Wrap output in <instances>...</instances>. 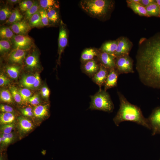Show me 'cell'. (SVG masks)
Returning <instances> with one entry per match:
<instances>
[{"label": "cell", "mask_w": 160, "mask_h": 160, "mask_svg": "<svg viewBox=\"0 0 160 160\" xmlns=\"http://www.w3.org/2000/svg\"><path fill=\"white\" fill-rule=\"evenodd\" d=\"M147 119L152 131V135L160 134V106L153 109Z\"/></svg>", "instance_id": "9c48e42d"}, {"label": "cell", "mask_w": 160, "mask_h": 160, "mask_svg": "<svg viewBox=\"0 0 160 160\" xmlns=\"http://www.w3.org/2000/svg\"><path fill=\"white\" fill-rule=\"evenodd\" d=\"M55 8L47 9V15L49 21L54 23H57L59 20V15Z\"/></svg>", "instance_id": "4dcf8cb0"}, {"label": "cell", "mask_w": 160, "mask_h": 160, "mask_svg": "<svg viewBox=\"0 0 160 160\" xmlns=\"http://www.w3.org/2000/svg\"><path fill=\"white\" fill-rule=\"evenodd\" d=\"M10 81L4 74L1 73L0 75V86L2 87L9 84Z\"/></svg>", "instance_id": "60d3db41"}, {"label": "cell", "mask_w": 160, "mask_h": 160, "mask_svg": "<svg viewBox=\"0 0 160 160\" xmlns=\"http://www.w3.org/2000/svg\"><path fill=\"white\" fill-rule=\"evenodd\" d=\"M0 100L5 102L11 103L12 102V97L9 90L3 89L0 92Z\"/></svg>", "instance_id": "1f68e13d"}, {"label": "cell", "mask_w": 160, "mask_h": 160, "mask_svg": "<svg viewBox=\"0 0 160 160\" xmlns=\"http://www.w3.org/2000/svg\"><path fill=\"white\" fill-rule=\"evenodd\" d=\"M22 113L23 115L25 113L32 111V108L30 107H27L21 110Z\"/></svg>", "instance_id": "c3c4849f"}, {"label": "cell", "mask_w": 160, "mask_h": 160, "mask_svg": "<svg viewBox=\"0 0 160 160\" xmlns=\"http://www.w3.org/2000/svg\"><path fill=\"white\" fill-rule=\"evenodd\" d=\"M159 17H160V15H159Z\"/></svg>", "instance_id": "db71d44e"}, {"label": "cell", "mask_w": 160, "mask_h": 160, "mask_svg": "<svg viewBox=\"0 0 160 160\" xmlns=\"http://www.w3.org/2000/svg\"><path fill=\"white\" fill-rule=\"evenodd\" d=\"M23 115L28 116H32L33 115V112L31 111L25 113Z\"/></svg>", "instance_id": "f907efd6"}, {"label": "cell", "mask_w": 160, "mask_h": 160, "mask_svg": "<svg viewBox=\"0 0 160 160\" xmlns=\"http://www.w3.org/2000/svg\"><path fill=\"white\" fill-rule=\"evenodd\" d=\"M35 80L33 84V88H37L40 85L41 83V79L39 74L36 73L35 75Z\"/></svg>", "instance_id": "ee69618b"}, {"label": "cell", "mask_w": 160, "mask_h": 160, "mask_svg": "<svg viewBox=\"0 0 160 160\" xmlns=\"http://www.w3.org/2000/svg\"><path fill=\"white\" fill-rule=\"evenodd\" d=\"M7 2L10 4H15L18 3H20L21 1L18 0H9L7 1Z\"/></svg>", "instance_id": "681fc988"}, {"label": "cell", "mask_w": 160, "mask_h": 160, "mask_svg": "<svg viewBox=\"0 0 160 160\" xmlns=\"http://www.w3.org/2000/svg\"><path fill=\"white\" fill-rule=\"evenodd\" d=\"M97 57L100 64L109 70L115 68V57L113 56L100 50Z\"/></svg>", "instance_id": "8fae6325"}, {"label": "cell", "mask_w": 160, "mask_h": 160, "mask_svg": "<svg viewBox=\"0 0 160 160\" xmlns=\"http://www.w3.org/2000/svg\"><path fill=\"white\" fill-rule=\"evenodd\" d=\"M27 51L20 49H13L8 55L9 60L12 63L22 64L26 58Z\"/></svg>", "instance_id": "9a60e30c"}, {"label": "cell", "mask_w": 160, "mask_h": 160, "mask_svg": "<svg viewBox=\"0 0 160 160\" xmlns=\"http://www.w3.org/2000/svg\"><path fill=\"white\" fill-rule=\"evenodd\" d=\"M114 2L108 0H85L80 2L82 9L94 17L105 19L109 16L114 7Z\"/></svg>", "instance_id": "3957f363"}, {"label": "cell", "mask_w": 160, "mask_h": 160, "mask_svg": "<svg viewBox=\"0 0 160 160\" xmlns=\"http://www.w3.org/2000/svg\"><path fill=\"white\" fill-rule=\"evenodd\" d=\"M6 71L10 78L12 79H16L19 76L20 67L15 65L8 66L6 67Z\"/></svg>", "instance_id": "f1b7e54d"}, {"label": "cell", "mask_w": 160, "mask_h": 160, "mask_svg": "<svg viewBox=\"0 0 160 160\" xmlns=\"http://www.w3.org/2000/svg\"><path fill=\"white\" fill-rule=\"evenodd\" d=\"M117 46V40L109 41L102 44L100 49V50L114 56V54L116 49Z\"/></svg>", "instance_id": "d6986e66"}, {"label": "cell", "mask_w": 160, "mask_h": 160, "mask_svg": "<svg viewBox=\"0 0 160 160\" xmlns=\"http://www.w3.org/2000/svg\"><path fill=\"white\" fill-rule=\"evenodd\" d=\"M154 1L158 6L160 10V0H155Z\"/></svg>", "instance_id": "816d5d0a"}, {"label": "cell", "mask_w": 160, "mask_h": 160, "mask_svg": "<svg viewBox=\"0 0 160 160\" xmlns=\"http://www.w3.org/2000/svg\"><path fill=\"white\" fill-rule=\"evenodd\" d=\"M25 63L27 68L32 70L40 66L39 55L37 50L34 48L25 59Z\"/></svg>", "instance_id": "5bb4252c"}, {"label": "cell", "mask_w": 160, "mask_h": 160, "mask_svg": "<svg viewBox=\"0 0 160 160\" xmlns=\"http://www.w3.org/2000/svg\"><path fill=\"white\" fill-rule=\"evenodd\" d=\"M13 32L10 28L2 27L0 29V37L1 40H11L15 36Z\"/></svg>", "instance_id": "83f0119b"}, {"label": "cell", "mask_w": 160, "mask_h": 160, "mask_svg": "<svg viewBox=\"0 0 160 160\" xmlns=\"http://www.w3.org/2000/svg\"><path fill=\"white\" fill-rule=\"evenodd\" d=\"M12 11L8 7L5 6L0 10V20L4 21L7 20L9 17Z\"/></svg>", "instance_id": "d590c367"}, {"label": "cell", "mask_w": 160, "mask_h": 160, "mask_svg": "<svg viewBox=\"0 0 160 160\" xmlns=\"http://www.w3.org/2000/svg\"><path fill=\"white\" fill-rule=\"evenodd\" d=\"M0 110L1 112L4 113H12L14 112L13 108L11 106L7 105L1 104Z\"/></svg>", "instance_id": "b9f144b4"}, {"label": "cell", "mask_w": 160, "mask_h": 160, "mask_svg": "<svg viewBox=\"0 0 160 160\" xmlns=\"http://www.w3.org/2000/svg\"><path fill=\"white\" fill-rule=\"evenodd\" d=\"M11 41L14 49L28 51L34 45L33 39L28 35H15Z\"/></svg>", "instance_id": "8992f818"}, {"label": "cell", "mask_w": 160, "mask_h": 160, "mask_svg": "<svg viewBox=\"0 0 160 160\" xmlns=\"http://www.w3.org/2000/svg\"><path fill=\"white\" fill-rule=\"evenodd\" d=\"M33 115L36 117L42 118L47 116L48 114V107L46 105H39L34 108Z\"/></svg>", "instance_id": "44dd1931"}, {"label": "cell", "mask_w": 160, "mask_h": 160, "mask_svg": "<svg viewBox=\"0 0 160 160\" xmlns=\"http://www.w3.org/2000/svg\"><path fill=\"white\" fill-rule=\"evenodd\" d=\"M39 5L41 8L46 10L49 9H58L59 5L57 1L54 0H40Z\"/></svg>", "instance_id": "cb8c5ba5"}, {"label": "cell", "mask_w": 160, "mask_h": 160, "mask_svg": "<svg viewBox=\"0 0 160 160\" xmlns=\"http://www.w3.org/2000/svg\"><path fill=\"white\" fill-rule=\"evenodd\" d=\"M13 123L1 125L0 127V131L1 134H8L11 133L14 128Z\"/></svg>", "instance_id": "f35d334b"}, {"label": "cell", "mask_w": 160, "mask_h": 160, "mask_svg": "<svg viewBox=\"0 0 160 160\" xmlns=\"http://www.w3.org/2000/svg\"><path fill=\"white\" fill-rule=\"evenodd\" d=\"M109 70L100 64L98 71L92 78L93 81L98 85L100 89L104 86L109 73Z\"/></svg>", "instance_id": "4fadbf2b"}, {"label": "cell", "mask_w": 160, "mask_h": 160, "mask_svg": "<svg viewBox=\"0 0 160 160\" xmlns=\"http://www.w3.org/2000/svg\"><path fill=\"white\" fill-rule=\"evenodd\" d=\"M117 46L114 56L115 57L129 55L132 47V42L127 37L122 36L117 39Z\"/></svg>", "instance_id": "52a82bcc"}, {"label": "cell", "mask_w": 160, "mask_h": 160, "mask_svg": "<svg viewBox=\"0 0 160 160\" xmlns=\"http://www.w3.org/2000/svg\"><path fill=\"white\" fill-rule=\"evenodd\" d=\"M95 58L82 63V71L90 78H92L98 71L100 63Z\"/></svg>", "instance_id": "30bf717a"}, {"label": "cell", "mask_w": 160, "mask_h": 160, "mask_svg": "<svg viewBox=\"0 0 160 160\" xmlns=\"http://www.w3.org/2000/svg\"><path fill=\"white\" fill-rule=\"evenodd\" d=\"M35 80V76L25 75L22 77L20 83L25 88H32Z\"/></svg>", "instance_id": "484cf974"}, {"label": "cell", "mask_w": 160, "mask_h": 160, "mask_svg": "<svg viewBox=\"0 0 160 160\" xmlns=\"http://www.w3.org/2000/svg\"><path fill=\"white\" fill-rule=\"evenodd\" d=\"M12 47L11 41L3 39L0 41V52L1 54L6 53L9 52Z\"/></svg>", "instance_id": "f546056e"}, {"label": "cell", "mask_w": 160, "mask_h": 160, "mask_svg": "<svg viewBox=\"0 0 160 160\" xmlns=\"http://www.w3.org/2000/svg\"><path fill=\"white\" fill-rule=\"evenodd\" d=\"M115 64V69L119 75L134 73L133 60L129 55L116 57Z\"/></svg>", "instance_id": "5b68a950"}, {"label": "cell", "mask_w": 160, "mask_h": 160, "mask_svg": "<svg viewBox=\"0 0 160 160\" xmlns=\"http://www.w3.org/2000/svg\"><path fill=\"white\" fill-rule=\"evenodd\" d=\"M23 16L19 9L15 8L12 11L9 18L6 20V23L12 24L22 20Z\"/></svg>", "instance_id": "7402d4cb"}, {"label": "cell", "mask_w": 160, "mask_h": 160, "mask_svg": "<svg viewBox=\"0 0 160 160\" xmlns=\"http://www.w3.org/2000/svg\"><path fill=\"white\" fill-rule=\"evenodd\" d=\"M15 119V116L12 113L2 112L0 115V124L1 125L12 123Z\"/></svg>", "instance_id": "4316f807"}, {"label": "cell", "mask_w": 160, "mask_h": 160, "mask_svg": "<svg viewBox=\"0 0 160 160\" xmlns=\"http://www.w3.org/2000/svg\"><path fill=\"white\" fill-rule=\"evenodd\" d=\"M127 6L134 12L140 16L149 17L145 8L139 3L132 1L131 0H127Z\"/></svg>", "instance_id": "e0dca14e"}, {"label": "cell", "mask_w": 160, "mask_h": 160, "mask_svg": "<svg viewBox=\"0 0 160 160\" xmlns=\"http://www.w3.org/2000/svg\"><path fill=\"white\" fill-rule=\"evenodd\" d=\"M99 51L93 48L85 49L82 52L80 60L82 63L97 57Z\"/></svg>", "instance_id": "ac0fdd59"}, {"label": "cell", "mask_w": 160, "mask_h": 160, "mask_svg": "<svg viewBox=\"0 0 160 160\" xmlns=\"http://www.w3.org/2000/svg\"></svg>", "instance_id": "11a10c76"}, {"label": "cell", "mask_w": 160, "mask_h": 160, "mask_svg": "<svg viewBox=\"0 0 160 160\" xmlns=\"http://www.w3.org/2000/svg\"><path fill=\"white\" fill-rule=\"evenodd\" d=\"M91 99L89 109L98 110L109 113L114 109L113 103L110 95L105 90L100 89L95 94L90 96Z\"/></svg>", "instance_id": "277c9868"}, {"label": "cell", "mask_w": 160, "mask_h": 160, "mask_svg": "<svg viewBox=\"0 0 160 160\" xmlns=\"http://www.w3.org/2000/svg\"><path fill=\"white\" fill-rule=\"evenodd\" d=\"M40 7L39 4L37 1H35L32 7L25 12V19L28 20L31 16L39 10Z\"/></svg>", "instance_id": "d6a6232c"}, {"label": "cell", "mask_w": 160, "mask_h": 160, "mask_svg": "<svg viewBox=\"0 0 160 160\" xmlns=\"http://www.w3.org/2000/svg\"><path fill=\"white\" fill-rule=\"evenodd\" d=\"M68 43V35L66 27L65 25L61 20L60 25L58 39V64L60 63L61 55L67 46Z\"/></svg>", "instance_id": "ba28073f"}, {"label": "cell", "mask_w": 160, "mask_h": 160, "mask_svg": "<svg viewBox=\"0 0 160 160\" xmlns=\"http://www.w3.org/2000/svg\"><path fill=\"white\" fill-rule=\"evenodd\" d=\"M28 101L32 105H37L40 102L39 95L36 94L31 96L29 99Z\"/></svg>", "instance_id": "ab89813d"}, {"label": "cell", "mask_w": 160, "mask_h": 160, "mask_svg": "<svg viewBox=\"0 0 160 160\" xmlns=\"http://www.w3.org/2000/svg\"><path fill=\"white\" fill-rule=\"evenodd\" d=\"M119 75L115 68L110 70L104 85V90L107 91L108 89L116 86Z\"/></svg>", "instance_id": "2e32d148"}, {"label": "cell", "mask_w": 160, "mask_h": 160, "mask_svg": "<svg viewBox=\"0 0 160 160\" xmlns=\"http://www.w3.org/2000/svg\"><path fill=\"white\" fill-rule=\"evenodd\" d=\"M18 119L20 128L23 132H28L33 128V125L29 119L22 116Z\"/></svg>", "instance_id": "ffe728a7"}, {"label": "cell", "mask_w": 160, "mask_h": 160, "mask_svg": "<svg viewBox=\"0 0 160 160\" xmlns=\"http://www.w3.org/2000/svg\"><path fill=\"white\" fill-rule=\"evenodd\" d=\"M120 105L119 108L116 115L113 119L117 126L124 121L135 122L151 129L148 119L145 118L139 107L131 104L120 92H118Z\"/></svg>", "instance_id": "7a4b0ae2"}, {"label": "cell", "mask_w": 160, "mask_h": 160, "mask_svg": "<svg viewBox=\"0 0 160 160\" xmlns=\"http://www.w3.org/2000/svg\"><path fill=\"white\" fill-rule=\"evenodd\" d=\"M9 89L12 97L15 102L20 104H21L23 102L22 100L19 90L16 87L14 86H11L9 87Z\"/></svg>", "instance_id": "836d02e7"}, {"label": "cell", "mask_w": 160, "mask_h": 160, "mask_svg": "<svg viewBox=\"0 0 160 160\" xmlns=\"http://www.w3.org/2000/svg\"><path fill=\"white\" fill-rule=\"evenodd\" d=\"M39 12L44 26L48 25H49V20L47 15L46 10L41 8L39 10Z\"/></svg>", "instance_id": "74e56055"}, {"label": "cell", "mask_w": 160, "mask_h": 160, "mask_svg": "<svg viewBox=\"0 0 160 160\" xmlns=\"http://www.w3.org/2000/svg\"><path fill=\"white\" fill-rule=\"evenodd\" d=\"M28 23L31 28H39L44 26L39 11L31 17L28 20Z\"/></svg>", "instance_id": "603a6c76"}, {"label": "cell", "mask_w": 160, "mask_h": 160, "mask_svg": "<svg viewBox=\"0 0 160 160\" xmlns=\"http://www.w3.org/2000/svg\"><path fill=\"white\" fill-rule=\"evenodd\" d=\"M153 0H140L139 4L145 8L154 1Z\"/></svg>", "instance_id": "f6af8a7d"}, {"label": "cell", "mask_w": 160, "mask_h": 160, "mask_svg": "<svg viewBox=\"0 0 160 160\" xmlns=\"http://www.w3.org/2000/svg\"><path fill=\"white\" fill-rule=\"evenodd\" d=\"M35 1L30 0H25L21 1L19 3L20 10L22 12H26L33 5Z\"/></svg>", "instance_id": "e575fe53"}, {"label": "cell", "mask_w": 160, "mask_h": 160, "mask_svg": "<svg viewBox=\"0 0 160 160\" xmlns=\"http://www.w3.org/2000/svg\"><path fill=\"white\" fill-rule=\"evenodd\" d=\"M149 17L154 16L159 17L160 10L157 4L154 1L145 7Z\"/></svg>", "instance_id": "d4e9b609"}, {"label": "cell", "mask_w": 160, "mask_h": 160, "mask_svg": "<svg viewBox=\"0 0 160 160\" xmlns=\"http://www.w3.org/2000/svg\"><path fill=\"white\" fill-rule=\"evenodd\" d=\"M1 135L7 138L10 142L12 141L14 138V135L12 133L8 134H1Z\"/></svg>", "instance_id": "bcb514c9"}, {"label": "cell", "mask_w": 160, "mask_h": 160, "mask_svg": "<svg viewBox=\"0 0 160 160\" xmlns=\"http://www.w3.org/2000/svg\"><path fill=\"white\" fill-rule=\"evenodd\" d=\"M0 160H5L4 159V158L2 156H1Z\"/></svg>", "instance_id": "f5cc1de1"}, {"label": "cell", "mask_w": 160, "mask_h": 160, "mask_svg": "<svg viewBox=\"0 0 160 160\" xmlns=\"http://www.w3.org/2000/svg\"><path fill=\"white\" fill-rule=\"evenodd\" d=\"M0 137L1 139V142L0 143L6 145L9 144L11 143L7 138L1 135Z\"/></svg>", "instance_id": "7dc6e473"}, {"label": "cell", "mask_w": 160, "mask_h": 160, "mask_svg": "<svg viewBox=\"0 0 160 160\" xmlns=\"http://www.w3.org/2000/svg\"><path fill=\"white\" fill-rule=\"evenodd\" d=\"M136 59V68L141 83L160 89V31L140 39Z\"/></svg>", "instance_id": "6da1fadb"}, {"label": "cell", "mask_w": 160, "mask_h": 160, "mask_svg": "<svg viewBox=\"0 0 160 160\" xmlns=\"http://www.w3.org/2000/svg\"><path fill=\"white\" fill-rule=\"evenodd\" d=\"M23 102L28 101L29 98L31 97V91L28 88H20L18 90Z\"/></svg>", "instance_id": "8d00e7d4"}, {"label": "cell", "mask_w": 160, "mask_h": 160, "mask_svg": "<svg viewBox=\"0 0 160 160\" xmlns=\"http://www.w3.org/2000/svg\"><path fill=\"white\" fill-rule=\"evenodd\" d=\"M10 28L17 35H27L31 27L25 19L12 24Z\"/></svg>", "instance_id": "7c38bea8"}, {"label": "cell", "mask_w": 160, "mask_h": 160, "mask_svg": "<svg viewBox=\"0 0 160 160\" xmlns=\"http://www.w3.org/2000/svg\"><path fill=\"white\" fill-rule=\"evenodd\" d=\"M41 93L44 97L47 98L49 96L50 91L47 87L44 86L41 88Z\"/></svg>", "instance_id": "7bdbcfd3"}]
</instances>
